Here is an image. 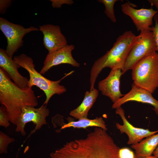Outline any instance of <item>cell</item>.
Segmentation results:
<instances>
[{
    "mask_svg": "<svg viewBox=\"0 0 158 158\" xmlns=\"http://www.w3.org/2000/svg\"><path fill=\"white\" fill-rule=\"evenodd\" d=\"M147 1L152 6H155L158 13V0H148Z\"/></svg>",
    "mask_w": 158,
    "mask_h": 158,
    "instance_id": "obj_26",
    "label": "cell"
},
{
    "mask_svg": "<svg viewBox=\"0 0 158 158\" xmlns=\"http://www.w3.org/2000/svg\"><path fill=\"white\" fill-rule=\"evenodd\" d=\"M155 25L151 27V30L153 32L156 42L157 51L158 53V15H156L154 17Z\"/></svg>",
    "mask_w": 158,
    "mask_h": 158,
    "instance_id": "obj_23",
    "label": "cell"
},
{
    "mask_svg": "<svg viewBox=\"0 0 158 158\" xmlns=\"http://www.w3.org/2000/svg\"><path fill=\"white\" fill-rule=\"evenodd\" d=\"M49 113L46 105L43 104L39 108L27 106L23 107L17 120L16 131L20 132L23 136L25 135V125L28 122H32L35 126L29 136L30 135L40 129L43 125L47 124L46 118L49 116Z\"/></svg>",
    "mask_w": 158,
    "mask_h": 158,
    "instance_id": "obj_8",
    "label": "cell"
},
{
    "mask_svg": "<svg viewBox=\"0 0 158 158\" xmlns=\"http://www.w3.org/2000/svg\"><path fill=\"white\" fill-rule=\"evenodd\" d=\"M13 59L20 67L24 68L28 73L29 79L28 87H32L35 86L44 92L46 98L43 104L47 105L50 98L55 94L59 95L66 92V87L59 83L63 78L71 74L74 71L67 74L60 80L52 81L44 77L35 69L33 60L31 57L22 54L14 56Z\"/></svg>",
    "mask_w": 158,
    "mask_h": 158,
    "instance_id": "obj_4",
    "label": "cell"
},
{
    "mask_svg": "<svg viewBox=\"0 0 158 158\" xmlns=\"http://www.w3.org/2000/svg\"><path fill=\"white\" fill-rule=\"evenodd\" d=\"M115 113L120 116L123 122L122 125L116 123V127L121 133H125L127 135L128 140L127 143L128 145L136 144L141 142L143 138L158 132V130L151 131L148 129H145L134 126L126 118L124 111L121 107L116 109Z\"/></svg>",
    "mask_w": 158,
    "mask_h": 158,
    "instance_id": "obj_11",
    "label": "cell"
},
{
    "mask_svg": "<svg viewBox=\"0 0 158 158\" xmlns=\"http://www.w3.org/2000/svg\"><path fill=\"white\" fill-rule=\"evenodd\" d=\"M136 101L147 103L152 106L155 114L158 115V101L153 96L152 94L148 91L139 87L133 83L130 91L113 104L112 107L116 109L129 101Z\"/></svg>",
    "mask_w": 158,
    "mask_h": 158,
    "instance_id": "obj_14",
    "label": "cell"
},
{
    "mask_svg": "<svg viewBox=\"0 0 158 158\" xmlns=\"http://www.w3.org/2000/svg\"><path fill=\"white\" fill-rule=\"evenodd\" d=\"M157 51V46L153 32L148 30L140 32V34L137 36L136 41L126 59L122 71V75L131 69L143 58Z\"/></svg>",
    "mask_w": 158,
    "mask_h": 158,
    "instance_id": "obj_6",
    "label": "cell"
},
{
    "mask_svg": "<svg viewBox=\"0 0 158 158\" xmlns=\"http://www.w3.org/2000/svg\"><path fill=\"white\" fill-rule=\"evenodd\" d=\"M132 76L136 86L153 93L158 88V53L145 57L132 68Z\"/></svg>",
    "mask_w": 158,
    "mask_h": 158,
    "instance_id": "obj_5",
    "label": "cell"
},
{
    "mask_svg": "<svg viewBox=\"0 0 158 158\" xmlns=\"http://www.w3.org/2000/svg\"><path fill=\"white\" fill-rule=\"evenodd\" d=\"M11 0H0V13L1 14L6 13L7 9L11 5Z\"/></svg>",
    "mask_w": 158,
    "mask_h": 158,
    "instance_id": "obj_25",
    "label": "cell"
},
{
    "mask_svg": "<svg viewBox=\"0 0 158 158\" xmlns=\"http://www.w3.org/2000/svg\"><path fill=\"white\" fill-rule=\"evenodd\" d=\"M118 0H98L99 2L103 4L105 7L104 13L107 17L113 23L116 22L114 13V5Z\"/></svg>",
    "mask_w": 158,
    "mask_h": 158,
    "instance_id": "obj_19",
    "label": "cell"
},
{
    "mask_svg": "<svg viewBox=\"0 0 158 158\" xmlns=\"http://www.w3.org/2000/svg\"><path fill=\"white\" fill-rule=\"evenodd\" d=\"M119 153L121 158H135V154L129 148H120Z\"/></svg>",
    "mask_w": 158,
    "mask_h": 158,
    "instance_id": "obj_22",
    "label": "cell"
},
{
    "mask_svg": "<svg viewBox=\"0 0 158 158\" xmlns=\"http://www.w3.org/2000/svg\"><path fill=\"white\" fill-rule=\"evenodd\" d=\"M0 102L6 108L10 121L15 125L23 107H35L38 104L37 98L32 87H19L1 68Z\"/></svg>",
    "mask_w": 158,
    "mask_h": 158,
    "instance_id": "obj_2",
    "label": "cell"
},
{
    "mask_svg": "<svg viewBox=\"0 0 158 158\" xmlns=\"http://www.w3.org/2000/svg\"><path fill=\"white\" fill-rule=\"evenodd\" d=\"M91 126L100 128L106 130H107L105 122L101 117H97L93 119H90L88 118H83L77 121L69 122L68 123L63 125L61 127V129L70 127L86 128L87 127Z\"/></svg>",
    "mask_w": 158,
    "mask_h": 158,
    "instance_id": "obj_18",
    "label": "cell"
},
{
    "mask_svg": "<svg viewBox=\"0 0 158 158\" xmlns=\"http://www.w3.org/2000/svg\"><path fill=\"white\" fill-rule=\"evenodd\" d=\"M107 131L96 127L85 138L66 142L49 158H121L120 148Z\"/></svg>",
    "mask_w": 158,
    "mask_h": 158,
    "instance_id": "obj_1",
    "label": "cell"
},
{
    "mask_svg": "<svg viewBox=\"0 0 158 158\" xmlns=\"http://www.w3.org/2000/svg\"><path fill=\"white\" fill-rule=\"evenodd\" d=\"M9 121L6 109L4 106L2 105L0 107V126L7 128L10 126Z\"/></svg>",
    "mask_w": 158,
    "mask_h": 158,
    "instance_id": "obj_21",
    "label": "cell"
},
{
    "mask_svg": "<svg viewBox=\"0 0 158 158\" xmlns=\"http://www.w3.org/2000/svg\"><path fill=\"white\" fill-rule=\"evenodd\" d=\"M158 145V133L146 138L131 147L135 150V158L151 156Z\"/></svg>",
    "mask_w": 158,
    "mask_h": 158,
    "instance_id": "obj_17",
    "label": "cell"
},
{
    "mask_svg": "<svg viewBox=\"0 0 158 158\" xmlns=\"http://www.w3.org/2000/svg\"><path fill=\"white\" fill-rule=\"evenodd\" d=\"M74 49V45H67L57 50L48 52L40 73L44 74L52 67L62 64H68L75 67H79L80 64L74 59L72 55V51Z\"/></svg>",
    "mask_w": 158,
    "mask_h": 158,
    "instance_id": "obj_10",
    "label": "cell"
},
{
    "mask_svg": "<svg viewBox=\"0 0 158 158\" xmlns=\"http://www.w3.org/2000/svg\"><path fill=\"white\" fill-rule=\"evenodd\" d=\"M153 154V156L158 158V145Z\"/></svg>",
    "mask_w": 158,
    "mask_h": 158,
    "instance_id": "obj_27",
    "label": "cell"
},
{
    "mask_svg": "<svg viewBox=\"0 0 158 158\" xmlns=\"http://www.w3.org/2000/svg\"><path fill=\"white\" fill-rule=\"evenodd\" d=\"M39 27V30L43 35V44L48 52L57 50L68 45L66 38L62 33L59 26L47 24Z\"/></svg>",
    "mask_w": 158,
    "mask_h": 158,
    "instance_id": "obj_13",
    "label": "cell"
},
{
    "mask_svg": "<svg viewBox=\"0 0 158 158\" xmlns=\"http://www.w3.org/2000/svg\"><path fill=\"white\" fill-rule=\"evenodd\" d=\"M123 13L129 16L132 20L137 31H151L150 26L153 24V19L157 13V11L151 8L136 9L137 6L128 1L121 4Z\"/></svg>",
    "mask_w": 158,
    "mask_h": 158,
    "instance_id": "obj_9",
    "label": "cell"
},
{
    "mask_svg": "<svg viewBox=\"0 0 158 158\" xmlns=\"http://www.w3.org/2000/svg\"><path fill=\"white\" fill-rule=\"evenodd\" d=\"M122 71L121 69H111L108 76L98 84L99 90L102 94L109 98L113 104L124 95L121 94L120 88Z\"/></svg>",
    "mask_w": 158,
    "mask_h": 158,
    "instance_id": "obj_12",
    "label": "cell"
},
{
    "mask_svg": "<svg viewBox=\"0 0 158 158\" xmlns=\"http://www.w3.org/2000/svg\"><path fill=\"white\" fill-rule=\"evenodd\" d=\"M136 38L137 36L131 31L125 32L117 37L109 50L95 61L90 71V91L95 89L97 78L104 68L108 67L111 70L121 69L122 70Z\"/></svg>",
    "mask_w": 158,
    "mask_h": 158,
    "instance_id": "obj_3",
    "label": "cell"
},
{
    "mask_svg": "<svg viewBox=\"0 0 158 158\" xmlns=\"http://www.w3.org/2000/svg\"><path fill=\"white\" fill-rule=\"evenodd\" d=\"M158 158L154 156H147V157H143L141 158Z\"/></svg>",
    "mask_w": 158,
    "mask_h": 158,
    "instance_id": "obj_28",
    "label": "cell"
},
{
    "mask_svg": "<svg viewBox=\"0 0 158 158\" xmlns=\"http://www.w3.org/2000/svg\"><path fill=\"white\" fill-rule=\"evenodd\" d=\"M0 67L19 87L25 88L28 87L29 79L19 73V66L13 59L7 55L5 50L2 48L0 49Z\"/></svg>",
    "mask_w": 158,
    "mask_h": 158,
    "instance_id": "obj_15",
    "label": "cell"
},
{
    "mask_svg": "<svg viewBox=\"0 0 158 158\" xmlns=\"http://www.w3.org/2000/svg\"><path fill=\"white\" fill-rule=\"evenodd\" d=\"M98 94V90L95 88L90 91H86L81 104L70 112V115L79 120L87 118L89 111L95 102Z\"/></svg>",
    "mask_w": 158,
    "mask_h": 158,
    "instance_id": "obj_16",
    "label": "cell"
},
{
    "mask_svg": "<svg viewBox=\"0 0 158 158\" xmlns=\"http://www.w3.org/2000/svg\"><path fill=\"white\" fill-rule=\"evenodd\" d=\"M51 5L54 8H60L63 4L71 5L74 3L72 0H50Z\"/></svg>",
    "mask_w": 158,
    "mask_h": 158,
    "instance_id": "obj_24",
    "label": "cell"
},
{
    "mask_svg": "<svg viewBox=\"0 0 158 158\" xmlns=\"http://www.w3.org/2000/svg\"><path fill=\"white\" fill-rule=\"evenodd\" d=\"M15 139L11 138L1 131H0V153H6L8 145L15 141Z\"/></svg>",
    "mask_w": 158,
    "mask_h": 158,
    "instance_id": "obj_20",
    "label": "cell"
},
{
    "mask_svg": "<svg viewBox=\"0 0 158 158\" xmlns=\"http://www.w3.org/2000/svg\"><path fill=\"white\" fill-rule=\"evenodd\" d=\"M0 29L7 40L6 52L12 59L14 54L23 46V37L31 32L39 30L37 28L32 26L25 28L20 25L13 23L2 17L0 18Z\"/></svg>",
    "mask_w": 158,
    "mask_h": 158,
    "instance_id": "obj_7",
    "label": "cell"
}]
</instances>
